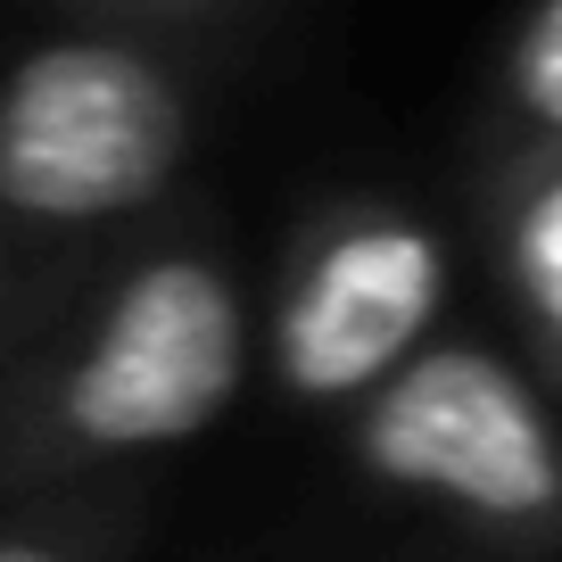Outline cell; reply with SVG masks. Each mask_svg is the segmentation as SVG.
<instances>
[{"label": "cell", "instance_id": "6da1fadb", "mask_svg": "<svg viewBox=\"0 0 562 562\" xmlns=\"http://www.w3.org/2000/svg\"><path fill=\"white\" fill-rule=\"evenodd\" d=\"M257 364L240 273L199 232H140L0 356V472L182 447L232 414Z\"/></svg>", "mask_w": 562, "mask_h": 562}, {"label": "cell", "instance_id": "7a4b0ae2", "mask_svg": "<svg viewBox=\"0 0 562 562\" xmlns=\"http://www.w3.org/2000/svg\"><path fill=\"white\" fill-rule=\"evenodd\" d=\"M199 100L140 34H50L0 75V356L182 191Z\"/></svg>", "mask_w": 562, "mask_h": 562}, {"label": "cell", "instance_id": "5b68a950", "mask_svg": "<svg viewBox=\"0 0 562 562\" xmlns=\"http://www.w3.org/2000/svg\"><path fill=\"white\" fill-rule=\"evenodd\" d=\"M488 248L521 323L562 364V149H505L488 182Z\"/></svg>", "mask_w": 562, "mask_h": 562}, {"label": "cell", "instance_id": "277c9868", "mask_svg": "<svg viewBox=\"0 0 562 562\" xmlns=\"http://www.w3.org/2000/svg\"><path fill=\"white\" fill-rule=\"evenodd\" d=\"M447 240L397 199H339L290 240L281 290L265 306V364L281 397L356 405L439 331Z\"/></svg>", "mask_w": 562, "mask_h": 562}, {"label": "cell", "instance_id": "ba28073f", "mask_svg": "<svg viewBox=\"0 0 562 562\" xmlns=\"http://www.w3.org/2000/svg\"><path fill=\"white\" fill-rule=\"evenodd\" d=\"M0 562H91V546L67 521H18L0 529Z\"/></svg>", "mask_w": 562, "mask_h": 562}, {"label": "cell", "instance_id": "8992f818", "mask_svg": "<svg viewBox=\"0 0 562 562\" xmlns=\"http://www.w3.org/2000/svg\"><path fill=\"white\" fill-rule=\"evenodd\" d=\"M496 124L505 149H562V0H538L496 67Z\"/></svg>", "mask_w": 562, "mask_h": 562}, {"label": "cell", "instance_id": "52a82bcc", "mask_svg": "<svg viewBox=\"0 0 562 562\" xmlns=\"http://www.w3.org/2000/svg\"><path fill=\"white\" fill-rule=\"evenodd\" d=\"M83 18L116 25V34H140V25H207V18H232L240 0H75Z\"/></svg>", "mask_w": 562, "mask_h": 562}, {"label": "cell", "instance_id": "3957f363", "mask_svg": "<svg viewBox=\"0 0 562 562\" xmlns=\"http://www.w3.org/2000/svg\"><path fill=\"white\" fill-rule=\"evenodd\" d=\"M356 463L397 496L456 505L488 529L562 521V430L546 397L480 339H422L356 397Z\"/></svg>", "mask_w": 562, "mask_h": 562}]
</instances>
